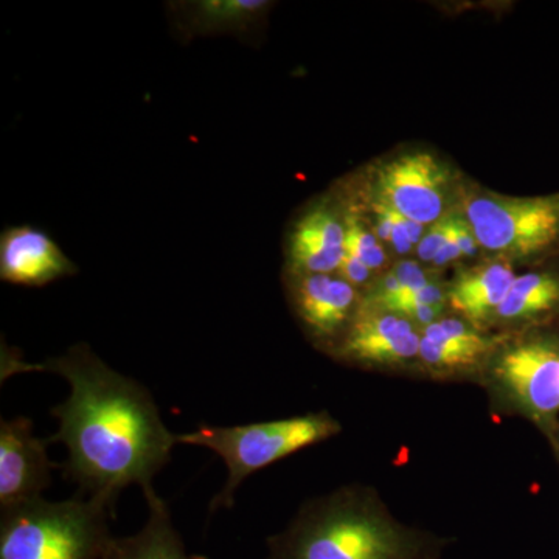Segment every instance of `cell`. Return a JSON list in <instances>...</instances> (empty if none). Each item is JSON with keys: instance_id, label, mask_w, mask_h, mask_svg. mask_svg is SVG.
Masks as SVG:
<instances>
[{"instance_id": "6da1fadb", "label": "cell", "mask_w": 559, "mask_h": 559, "mask_svg": "<svg viewBox=\"0 0 559 559\" xmlns=\"http://www.w3.org/2000/svg\"><path fill=\"white\" fill-rule=\"evenodd\" d=\"M2 360V380L50 371L68 381V399L51 409L58 430L47 441L64 444L68 459L60 468L79 485L80 496L100 498L116 510L130 485H139L145 498L156 491L154 477L170 462L178 440L145 385L103 362L83 342L39 364L11 355Z\"/></svg>"}, {"instance_id": "7a4b0ae2", "label": "cell", "mask_w": 559, "mask_h": 559, "mask_svg": "<svg viewBox=\"0 0 559 559\" xmlns=\"http://www.w3.org/2000/svg\"><path fill=\"white\" fill-rule=\"evenodd\" d=\"M267 559H426L425 544L352 496L316 503L270 538Z\"/></svg>"}, {"instance_id": "3957f363", "label": "cell", "mask_w": 559, "mask_h": 559, "mask_svg": "<svg viewBox=\"0 0 559 559\" xmlns=\"http://www.w3.org/2000/svg\"><path fill=\"white\" fill-rule=\"evenodd\" d=\"M116 518L100 498H44L2 511L0 559H103Z\"/></svg>"}, {"instance_id": "277c9868", "label": "cell", "mask_w": 559, "mask_h": 559, "mask_svg": "<svg viewBox=\"0 0 559 559\" xmlns=\"http://www.w3.org/2000/svg\"><path fill=\"white\" fill-rule=\"evenodd\" d=\"M340 432V423L329 414H308L240 426L201 425L176 440L207 448L226 463V485L210 502V513H215L234 507L237 489L257 471Z\"/></svg>"}, {"instance_id": "5b68a950", "label": "cell", "mask_w": 559, "mask_h": 559, "mask_svg": "<svg viewBox=\"0 0 559 559\" xmlns=\"http://www.w3.org/2000/svg\"><path fill=\"white\" fill-rule=\"evenodd\" d=\"M463 216L481 248L527 257L559 237V198L476 194L463 202Z\"/></svg>"}, {"instance_id": "8992f818", "label": "cell", "mask_w": 559, "mask_h": 559, "mask_svg": "<svg viewBox=\"0 0 559 559\" xmlns=\"http://www.w3.org/2000/svg\"><path fill=\"white\" fill-rule=\"evenodd\" d=\"M450 190V170L423 151L385 162L374 178L377 202L423 226H432L444 215Z\"/></svg>"}, {"instance_id": "52a82bcc", "label": "cell", "mask_w": 559, "mask_h": 559, "mask_svg": "<svg viewBox=\"0 0 559 559\" xmlns=\"http://www.w3.org/2000/svg\"><path fill=\"white\" fill-rule=\"evenodd\" d=\"M49 441L33 432L27 417L0 421V509H14L43 498L50 487L51 471L60 465L47 455Z\"/></svg>"}, {"instance_id": "ba28073f", "label": "cell", "mask_w": 559, "mask_h": 559, "mask_svg": "<svg viewBox=\"0 0 559 559\" xmlns=\"http://www.w3.org/2000/svg\"><path fill=\"white\" fill-rule=\"evenodd\" d=\"M421 336L411 320L360 305L337 347V355L366 364H401L419 356Z\"/></svg>"}, {"instance_id": "9c48e42d", "label": "cell", "mask_w": 559, "mask_h": 559, "mask_svg": "<svg viewBox=\"0 0 559 559\" xmlns=\"http://www.w3.org/2000/svg\"><path fill=\"white\" fill-rule=\"evenodd\" d=\"M76 272L79 266L46 230L33 226H14L0 235L2 282L40 288L75 275Z\"/></svg>"}, {"instance_id": "30bf717a", "label": "cell", "mask_w": 559, "mask_h": 559, "mask_svg": "<svg viewBox=\"0 0 559 559\" xmlns=\"http://www.w3.org/2000/svg\"><path fill=\"white\" fill-rule=\"evenodd\" d=\"M500 381L538 417L559 411V352L549 344L532 342L511 348L498 366Z\"/></svg>"}, {"instance_id": "8fae6325", "label": "cell", "mask_w": 559, "mask_h": 559, "mask_svg": "<svg viewBox=\"0 0 559 559\" xmlns=\"http://www.w3.org/2000/svg\"><path fill=\"white\" fill-rule=\"evenodd\" d=\"M294 310L312 337L329 341L356 314L355 286L333 274H289Z\"/></svg>"}, {"instance_id": "7c38bea8", "label": "cell", "mask_w": 559, "mask_h": 559, "mask_svg": "<svg viewBox=\"0 0 559 559\" xmlns=\"http://www.w3.org/2000/svg\"><path fill=\"white\" fill-rule=\"evenodd\" d=\"M345 255V221L326 204L294 223L288 240L289 274H336Z\"/></svg>"}, {"instance_id": "4fadbf2b", "label": "cell", "mask_w": 559, "mask_h": 559, "mask_svg": "<svg viewBox=\"0 0 559 559\" xmlns=\"http://www.w3.org/2000/svg\"><path fill=\"white\" fill-rule=\"evenodd\" d=\"M145 499L150 510L146 524L135 535L112 536L103 559H205L187 554L167 502L156 491Z\"/></svg>"}, {"instance_id": "5bb4252c", "label": "cell", "mask_w": 559, "mask_h": 559, "mask_svg": "<svg viewBox=\"0 0 559 559\" xmlns=\"http://www.w3.org/2000/svg\"><path fill=\"white\" fill-rule=\"evenodd\" d=\"M514 278L516 275L509 261H489L474 270L462 272L451 286L448 300L460 316L471 322L480 323L492 312H498Z\"/></svg>"}, {"instance_id": "9a60e30c", "label": "cell", "mask_w": 559, "mask_h": 559, "mask_svg": "<svg viewBox=\"0 0 559 559\" xmlns=\"http://www.w3.org/2000/svg\"><path fill=\"white\" fill-rule=\"evenodd\" d=\"M176 5L179 31L194 38L223 33L245 35L263 17L271 3L266 0H194Z\"/></svg>"}, {"instance_id": "2e32d148", "label": "cell", "mask_w": 559, "mask_h": 559, "mask_svg": "<svg viewBox=\"0 0 559 559\" xmlns=\"http://www.w3.org/2000/svg\"><path fill=\"white\" fill-rule=\"evenodd\" d=\"M559 301V280L550 274H525L513 285L496 314L502 319H525L551 310Z\"/></svg>"}, {"instance_id": "e0dca14e", "label": "cell", "mask_w": 559, "mask_h": 559, "mask_svg": "<svg viewBox=\"0 0 559 559\" xmlns=\"http://www.w3.org/2000/svg\"><path fill=\"white\" fill-rule=\"evenodd\" d=\"M423 337L441 347L468 353L477 359L487 355L492 345L491 340L481 336L476 330H471L466 323L457 319H440L439 322L426 326Z\"/></svg>"}, {"instance_id": "ac0fdd59", "label": "cell", "mask_w": 559, "mask_h": 559, "mask_svg": "<svg viewBox=\"0 0 559 559\" xmlns=\"http://www.w3.org/2000/svg\"><path fill=\"white\" fill-rule=\"evenodd\" d=\"M344 221L345 252L362 261L370 271L384 266L388 255L377 235L371 234L356 215H347Z\"/></svg>"}, {"instance_id": "d6986e66", "label": "cell", "mask_w": 559, "mask_h": 559, "mask_svg": "<svg viewBox=\"0 0 559 559\" xmlns=\"http://www.w3.org/2000/svg\"><path fill=\"white\" fill-rule=\"evenodd\" d=\"M419 358L425 360L429 367L443 370L465 369V367L474 366L479 360L476 356L468 355V353L441 347V345L433 344V342L423 336L421 345H419Z\"/></svg>"}, {"instance_id": "ffe728a7", "label": "cell", "mask_w": 559, "mask_h": 559, "mask_svg": "<svg viewBox=\"0 0 559 559\" xmlns=\"http://www.w3.org/2000/svg\"><path fill=\"white\" fill-rule=\"evenodd\" d=\"M452 219H454V213H444L439 221H436L430 226V229L426 231L425 237H423L418 245L417 253L419 260L426 261V263H433L444 242H447L448 237H450Z\"/></svg>"}, {"instance_id": "44dd1931", "label": "cell", "mask_w": 559, "mask_h": 559, "mask_svg": "<svg viewBox=\"0 0 559 559\" xmlns=\"http://www.w3.org/2000/svg\"><path fill=\"white\" fill-rule=\"evenodd\" d=\"M392 272L399 278L401 289H419L430 283L426 272L415 261H400Z\"/></svg>"}, {"instance_id": "7402d4cb", "label": "cell", "mask_w": 559, "mask_h": 559, "mask_svg": "<svg viewBox=\"0 0 559 559\" xmlns=\"http://www.w3.org/2000/svg\"><path fill=\"white\" fill-rule=\"evenodd\" d=\"M336 275H340L342 280H345V282L356 288V286H362L366 285V283H369L371 271L362 263V261H359L358 259H355V257L345 252L344 260H342Z\"/></svg>"}, {"instance_id": "603a6c76", "label": "cell", "mask_w": 559, "mask_h": 559, "mask_svg": "<svg viewBox=\"0 0 559 559\" xmlns=\"http://www.w3.org/2000/svg\"><path fill=\"white\" fill-rule=\"evenodd\" d=\"M454 235L463 257L476 255L479 242H477L476 235H474L473 227L469 226L468 221H466L465 216L459 215V213L454 216Z\"/></svg>"}, {"instance_id": "cb8c5ba5", "label": "cell", "mask_w": 559, "mask_h": 559, "mask_svg": "<svg viewBox=\"0 0 559 559\" xmlns=\"http://www.w3.org/2000/svg\"><path fill=\"white\" fill-rule=\"evenodd\" d=\"M460 257L463 255L462 252H460L457 241H455L454 219H452L450 237H448L447 242H444L443 248H441L439 255L433 260V264H436V266H447V264L452 263V261L459 260Z\"/></svg>"}]
</instances>
